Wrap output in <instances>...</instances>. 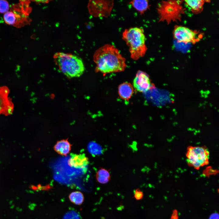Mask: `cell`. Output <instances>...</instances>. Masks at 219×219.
I'll use <instances>...</instances> for the list:
<instances>
[{
    "mask_svg": "<svg viewBox=\"0 0 219 219\" xmlns=\"http://www.w3.org/2000/svg\"><path fill=\"white\" fill-rule=\"evenodd\" d=\"M96 69L105 75L124 71L127 67L126 59L114 45L106 44L98 49L93 55Z\"/></svg>",
    "mask_w": 219,
    "mask_h": 219,
    "instance_id": "6da1fadb",
    "label": "cell"
},
{
    "mask_svg": "<svg viewBox=\"0 0 219 219\" xmlns=\"http://www.w3.org/2000/svg\"><path fill=\"white\" fill-rule=\"evenodd\" d=\"M122 39L129 47L132 59L137 60L144 56L147 48L143 29L132 27L126 29L122 33Z\"/></svg>",
    "mask_w": 219,
    "mask_h": 219,
    "instance_id": "7a4b0ae2",
    "label": "cell"
},
{
    "mask_svg": "<svg viewBox=\"0 0 219 219\" xmlns=\"http://www.w3.org/2000/svg\"><path fill=\"white\" fill-rule=\"evenodd\" d=\"M54 58L60 71L68 78L79 77L85 71L82 60L76 55L59 52L54 54Z\"/></svg>",
    "mask_w": 219,
    "mask_h": 219,
    "instance_id": "3957f363",
    "label": "cell"
},
{
    "mask_svg": "<svg viewBox=\"0 0 219 219\" xmlns=\"http://www.w3.org/2000/svg\"><path fill=\"white\" fill-rule=\"evenodd\" d=\"M181 2L169 0L159 3L157 8L159 21H165L169 23L172 21L180 20L183 12Z\"/></svg>",
    "mask_w": 219,
    "mask_h": 219,
    "instance_id": "277c9868",
    "label": "cell"
},
{
    "mask_svg": "<svg viewBox=\"0 0 219 219\" xmlns=\"http://www.w3.org/2000/svg\"><path fill=\"white\" fill-rule=\"evenodd\" d=\"M186 156L188 165L196 170L209 163L210 152L205 146H189Z\"/></svg>",
    "mask_w": 219,
    "mask_h": 219,
    "instance_id": "5b68a950",
    "label": "cell"
},
{
    "mask_svg": "<svg viewBox=\"0 0 219 219\" xmlns=\"http://www.w3.org/2000/svg\"><path fill=\"white\" fill-rule=\"evenodd\" d=\"M9 89L6 86H0V115L8 116L12 114L14 105L9 97Z\"/></svg>",
    "mask_w": 219,
    "mask_h": 219,
    "instance_id": "8992f818",
    "label": "cell"
},
{
    "mask_svg": "<svg viewBox=\"0 0 219 219\" xmlns=\"http://www.w3.org/2000/svg\"><path fill=\"white\" fill-rule=\"evenodd\" d=\"M92 9L93 14L96 16L107 18L110 15L114 5L113 0L92 1Z\"/></svg>",
    "mask_w": 219,
    "mask_h": 219,
    "instance_id": "52a82bcc",
    "label": "cell"
},
{
    "mask_svg": "<svg viewBox=\"0 0 219 219\" xmlns=\"http://www.w3.org/2000/svg\"><path fill=\"white\" fill-rule=\"evenodd\" d=\"M133 87L137 91L145 92L153 87L149 75L141 71H138L133 80Z\"/></svg>",
    "mask_w": 219,
    "mask_h": 219,
    "instance_id": "ba28073f",
    "label": "cell"
},
{
    "mask_svg": "<svg viewBox=\"0 0 219 219\" xmlns=\"http://www.w3.org/2000/svg\"><path fill=\"white\" fill-rule=\"evenodd\" d=\"M196 33L188 28L182 26L175 27L173 36L178 42L185 43L195 42Z\"/></svg>",
    "mask_w": 219,
    "mask_h": 219,
    "instance_id": "9c48e42d",
    "label": "cell"
},
{
    "mask_svg": "<svg viewBox=\"0 0 219 219\" xmlns=\"http://www.w3.org/2000/svg\"><path fill=\"white\" fill-rule=\"evenodd\" d=\"M89 163L88 158L84 154H72L68 161V164L69 166L75 168H84Z\"/></svg>",
    "mask_w": 219,
    "mask_h": 219,
    "instance_id": "30bf717a",
    "label": "cell"
},
{
    "mask_svg": "<svg viewBox=\"0 0 219 219\" xmlns=\"http://www.w3.org/2000/svg\"><path fill=\"white\" fill-rule=\"evenodd\" d=\"M71 146L68 141V139H63L57 141L54 145V148L58 154L66 156L70 153Z\"/></svg>",
    "mask_w": 219,
    "mask_h": 219,
    "instance_id": "8fae6325",
    "label": "cell"
},
{
    "mask_svg": "<svg viewBox=\"0 0 219 219\" xmlns=\"http://www.w3.org/2000/svg\"><path fill=\"white\" fill-rule=\"evenodd\" d=\"M118 93L122 99L128 100L131 97L134 91L133 86L130 83L125 82L118 87Z\"/></svg>",
    "mask_w": 219,
    "mask_h": 219,
    "instance_id": "7c38bea8",
    "label": "cell"
},
{
    "mask_svg": "<svg viewBox=\"0 0 219 219\" xmlns=\"http://www.w3.org/2000/svg\"><path fill=\"white\" fill-rule=\"evenodd\" d=\"M129 3L139 12L141 15L148 9L149 6L148 1L147 0H134L130 1Z\"/></svg>",
    "mask_w": 219,
    "mask_h": 219,
    "instance_id": "4fadbf2b",
    "label": "cell"
},
{
    "mask_svg": "<svg viewBox=\"0 0 219 219\" xmlns=\"http://www.w3.org/2000/svg\"><path fill=\"white\" fill-rule=\"evenodd\" d=\"M97 182L101 184H106L111 179V175L109 170L103 168H100L96 175Z\"/></svg>",
    "mask_w": 219,
    "mask_h": 219,
    "instance_id": "5bb4252c",
    "label": "cell"
},
{
    "mask_svg": "<svg viewBox=\"0 0 219 219\" xmlns=\"http://www.w3.org/2000/svg\"><path fill=\"white\" fill-rule=\"evenodd\" d=\"M184 2L190 10L194 13L201 12L204 3V0H185Z\"/></svg>",
    "mask_w": 219,
    "mask_h": 219,
    "instance_id": "9a60e30c",
    "label": "cell"
},
{
    "mask_svg": "<svg viewBox=\"0 0 219 219\" xmlns=\"http://www.w3.org/2000/svg\"><path fill=\"white\" fill-rule=\"evenodd\" d=\"M70 201L73 204L80 205L83 202L84 196L83 193L78 191H76L71 193L68 196Z\"/></svg>",
    "mask_w": 219,
    "mask_h": 219,
    "instance_id": "2e32d148",
    "label": "cell"
},
{
    "mask_svg": "<svg viewBox=\"0 0 219 219\" xmlns=\"http://www.w3.org/2000/svg\"><path fill=\"white\" fill-rule=\"evenodd\" d=\"M4 19L5 22L9 25L14 24L16 20L15 14L11 12H7L4 16Z\"/></svg>",
    "mask_w": 219,
    "mask_h": 219,
    "instance_id": "e0dca14e",
    "label": "cell"
},
{
    "mask_svg": "<svg viewBox=\"0 0 219 219\" xmlns=\"http://www.w3.org/2000/svg\"><path fill=\"white\" fill-rule=\"evenodd\" d=\"M9 9L8 2L5 0H0V12L6 13Z\"/></svg>",
    "mask_w": 219,
    "mask_h": 219,
    "instance_id": "ac0fdd59",
    "label": "cell"
},
{
    "mask_svg": "<svg viewBox=\"0 0 219 219\" xmlns=\"http://www.w3.org/2000/svg\"><path fill=\"white\" fill-rule=\"evenodd\" d=\"M217 170L214 169L212 167H207L203 171V174L205 176L209 177L210 176L215 175L217 173Z\"/></svg>",
    "mask_w": 219,
    "mask_h": 219,
    "instance_id": "d6986e66",
    "label": "cell"
},
{
    "mask_svg": "<svg viewBox=\"0 0 219 219\" xmlns=\"http://www.w3.org/2000/svg\"><path fill=\"white\" fill-rule=\"evenodd\" d=\"M134 197L137 200H142L144 197V193L139 189L137 188L134 191Z\"/></svg>",
    "mask_w": 219,
    "mask_h": 219,
    "instance_id": "ffe728a7",
    "label": "cell"
},
{
    "mask_svg": "<svg viewBox=\"0 0 219 219\" xmlns=\"http://www.w3.org/2000/svg\"><path fill=\"white\" fill-rule=\"evenodd\" d=\"M170 219H179L178 212L177 210H174Z\"/></svg>",
    "mask_w": 219,
    "mask_h": 219,
    "instance_id": "44dd1931",
    "label": "cell"
},
{
    "mask_svg": "<svg viewBox=\"0 0 219 219\" xmlns=\"http://www.w3.org/2000/svg\"><path fill=\"white\" fill-rule=\"evenodd\" d=\"M218 214L217 213H214L210 215L209 219H219Z\"/></svg>",
    "mask_w": 219,
    "mask_h": 219,
    "instance_id": "7402d4cb",
    "label": "cell"
}]
</instances>
